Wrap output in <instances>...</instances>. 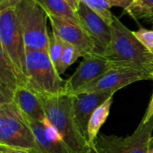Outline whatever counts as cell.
I'll use <instances>...</instances> for the list:
<instances>
[{
    "label": "cell",
    "instance_id": "cell-1",
    "mask_svg": "<svg viewBox=\"0 0 153 153\" xmlns=\"http://www.w3.org/2000/svg\"><path fill=\"white\" fill-rule=\"evenodd\" d=\"M40 98L47 121L63 141L75 153H91L89 141L82 134L74 114V95L64 93Z\"/></svg>",
    "mask_w": 153,
    "mask_h": 153
},
{
    "label": "cell",
    "instance_id": "cell-2",
    "mask_svg": "<svg viewBox=\"0 0 153 153\" xmlns=\"http://www.w3.org/2000/svg\"><path fill=\"white\" fill-rule=\"evenodd\" d=\"M111 27V40L104 56L113 67H130L148 72L153 56L136 38L134 31L114 16Z\"/></svg>",
    "mask_w": 153,
    "mask_h": 153
},
{
    "label": "cell",
    "instance_id": "cell-3",
    "mask_svg": "<svg viewBox=\"0 0 153 153\" xmlns=\"http://www.w3.org/2000/svg\"><path fill=\"white\" fill-rule=\"evenodd\" d=\"M66 80L61 78L46 51L28 50L25 86L42 98L66 93Z\"/></svg>",
    "mask_w": 153,
    "mask_h": 153
},
{
    "label": "cell",
    "instance_id": "cell-4",
    "mask_svg": "<svg viewBox=\"0 0 153 153\" xmlns=\"http://www.w3.org/2000/svg\"><path fill=\"white\" fill-rule=\"evenodd\" d=\"M0 46L25 86L27 48L14 7L0 11Z\"/></svg>",
    "mask_w": 153,
    "mask_h": 153
},
{
    "label": "cell",
    "instance_id": "cell-5",
    "mask_svg": "<svg viewBox=\"0 0 153 153\" xmlns=\"http://www.w3.org/2000/svg\"><path fill=\"white\" fill-rule=\"evenodd\" d=\"M0 146L38 152V143L30 125L13 103L0 104Z\"/></svg>",
    "mask_w": 153,
    "mask_h": 153
},
{
    "label": "cell",
    "instance_id": "cell-6",
    "mask_svg": "<svg viewBox=\"0 0 153 153\" xmlns=\"http://www.w3.org/2000/svg\"><path fill=\"white\" fill-rule=\"evenodd\" d=\"M27 51H48V14L36 0H23L15 7Z\"/></svg>",
    "mask_w": 153,
    "mask_h": 153
},
{
    "label": "cell",
    "instance_id": "cell-7",
    "mask_svg": "<svg viewBox=\"0 0 153 153\" xmlns=\"http://www.w3.org/2000/svg\"><path fill=\"white\" fill-rule=\"evenodd\" d=\"M153 134V117L147 123L141 120L128 136L100 133L91 145V153H148Z\"/></svg>",
    "mask_w": 153,
    "mask_h": 153
},
{
    "label": "cell",
    "instance_id": "cell-8",
    "mask_svg": "<svg viewBox=\"0 0 153 153\" xmlns=\"http://www.w3.org/2000/svg\"><path fill=\"white\" fill-rule=\"evenodd\" d=\"M143 80H153L152 75L149 72L130 67H114L80 89L75 94L96 91L116 93L126 86Z\"/></svg>",
    "mask_w": 153,
    "mask_h": 153
},
{
    "label": "cell",
    "instance_id": "cell-9",
    "mask_svg": "<svg viewBox=\"0 0 153 153\" xmlns=\"http://www.w3.org/2000/svg\"><path fill=\"white\" fill-rule=\"evenodd\" d=\"M114 68L111 63L102 55L92 53L85 56L74 74L66 80L65 91L75 94L80 89L91 83L108 70Z\"/></svg>",
    "mask_w": 153,
    "mask_h": 153
},
{
    "label": "cell",
    "instance_id": "cell-10",
    "mask_svg": "<svg viewBox=\"0 0 153 153\" xmlns=\"http://www.w3.org/2000/svg\"><path fill=\"white\" fill-rule=\"evenodd\" d=\"M80 24L95 45V53L104 55L111 40V27L100 15L80 2L76 11Z\"/></svg>",
    "mask_w": 153,
    "mask_h": 153
},
{
    "label": "cell",
    "instance_id": "cell-11",
    "mask_svg": "<svg viewBox=\"0 0 153 153\" xmlns=\"http://www.w3.org/2000/svg\"><path fill=\"white\" fill-rule=\"evenodd\" d=\"M48 17L50 21L52 30L65 42L74 46L80 52L82 57L95 53L94 42L80 23L50 15Z\"/></svg>",
    "mask_w": 153,
    "mask_h": 153
},
{
    "label": "cell",
    "instance_id": "cell-12",
    "mask_svg": "<svg viewBox=\"0 0 153 153\" xmlns=\"http://www.w3.org/2000/svg\"><path fill=\"white\" fill-rule=\"evenodd\" d=\"M115 93L96 91L74 95V114L82 134L88 140V123L93 112Z\"/></svg>",
    "mask_w": 153,
    "mask_h": 153
},
{
    "label": "cell",
    "instance_id": "cell-13",
    "mask_svg": "<svg viewBox=\"0 0 153 153\" xmlns=\"http://www.w3.org/2000/svg\"><path fill=\"white\" fill-rule=\"evenodd\" d=\"M29 125L38 143V152L31 153H75L63 141L47 119L43 122L29 123Z\"/></svg>",
    "mask_w": 153,
    "mask_h": 153
},
{
    "label": "cell",
    "instance_id": "cell-14",
    "mask_svg": "<svg viewBox=\"0 0 153 153\" xmlns=\"http://www.w3.org/2000/svg\"><path fill=\"white\" fill-rule=\"evenodd\" d=\"M12 103L28 124L47 119L41 98L26 86L22 85L18 88Z\"/></svg>",
    "mask_w": 153,
    "mask_h": 153
},
{
    "label": "cell",
    "instance_id": "cell-15",
    "mask_svg": "<svg viewBox=\"0 0 153 153\" xmlns=\"http://www.w3.org/2000/svg\"><path fill=\"white\" fill-rule=\"evenodd\" d=\"M22 85V80L13 65L0 51V104L12 103L16 91Z\"/></svg>",
    "mask_w": 153,
    "mask_h": 153
},
{
    "label": "cell",
    "instance_id": "cell-16",
    "mask_svg": "<svg viewBox=\"0 0 153 153\" xmlns=\"http://www.w3.org/2000/svg\"><path fill=\"white\" fill-rule=\"evenodd\" d=\"M47 13L48 16H55L80 23L77 13L65 0H36Z\"/></svg>",
    "mask_w": 153,
    "mask_h": 153
},
{
    "label": "cell",
    "instance_id": "cell-17",
    "mask_svg": "<svg viewBox=\"0 0 153 153\" xmlns=\"http://www.w3.org/2000/svg\"><path fill=\"white\" fill-rule=\"evenodd\" d=\"M81 2L85 4L107 23L111 25L114 18L111 8L117 6L126 9L132 3V0H81Z\"/></svg>",
    "mask_w": 153,
    "mask_h": 153
},
{
    "label": "cell",
    "instance_id": "cell-18",
    "mask_svg": "<svg viewBox=\"0 0 153 153\" xmlns=\"http://www.w3.org/2000/svg\"><path fill=\"white\" fill-rule=\"evenodd\" d=\"M112 103H113V97H110L102 105H100L91 115L90 121L88 123V130H87L88 141L90 145L93 143V142L95 141V139L100 134V128L107 121L110 113Z\"/></svg>",
    "mask_w": 153,
    "mask_h": 153
},
{
    "label": "cell",
    "instance_id": "cell-19",
    "mask_svg": "<svg viewBox=\"0 0 153 153\" xmlns=\"http://www.w3.org/2000/svg\"><path fill=\"white\" fill-rule=\"evenodd\" d=\"M125 11L135 20L153 16V0H132Z\"/></svg>",
    "mask_w": 153,
    "mask_h": 153
},
{
    "label": "cell",
    "instance_id": "cell-20",
    "mask_svg": "<svg viewBox=\"0 0 153 153\" xmlns=\"http://www.w3.org/2000/svg\"><path fill=\"white\" fill-rule=\"evenodd\" d=\"M80 56H81L80 52L77 50V48L74 46H73L72 44L65 42L62 56L59 59V62L56 65V68L58 74L60 75L62 74H64L66 71V69L70 65H72Z\"/></svg>",
    "mask_w": 153,
    "mask_h": 153
},
{
    "label": "cell",
    "instance_id": "cell-21",
    "mask_svg": "<svg viewBox=\"0 0 153 153\" xmlns=\"http://www.w3.org/2000/svg\"><path fill=\"white\" fill-rule=\"evenodd\" d=\"M65 41L60 38V36L55 31L51 30V32H48V55L53 61L55 66L59 62V59L62 56L64 47H65Z\"/></svg>",
    "mask_w": 153,
    "mask_h": 153
},
{
    "label": "cell",
    "instance_id": "cell-22",
    "mask_svg": "<svg viewBox=\"0 0 153 153\" xmlns=\"http://www.w3.org/2000/svg\"><path fill=\"white\" fill-rule=\"evenodd\" d=\"M134 33L153 56V30L141 28L137 31H134Z\"/></svg>",
    "mask_w": 153,
    "mask_h": 153
},
{
    "label": "cell",
    "instance_id": "cell-23",
    "mask_svg": "<svg viewBox=\"0 0 153 153\" xmlns=\"http://www.w3.org/2000/svg\"><path fill=\"white\" fill-rule=\"evenodd\" d=\"M22 1L23 0H0V11L7 8L15 7Z\"/></svg>",
    "mask_w": 153,
    "mask_h": 153
},
{
    "label": "cell",
    "instance_id": "cell-24",
    "mask_svg": "<svg viewBox=\"0 0 153 153\" xmlns=\"http://www.w3.org/2000/svg\"><path fill=\"white\" fill-rule=\"evenodd\" d=\"M153 117V93L152 97L149 102V105H148V108L146 109V112L145 114L143 115V117L142 118V121L144 122V123H147L151 120V118Z\"/></svg>",
    "mask_w": 153,
    "mask_h": 153
},
{
    "label": "cell",
    "instance_id": "cell-25",
    "mask_svg": "<svg viewBox=\"0 0 153 153\" xmlns=\"http://www.w3.org/2000/svg\"><path fill=\"white\" fill-rule=\"evenodd\" d=\"M0 153H31L28 151H22V150H15L7 148L4 146H0Z\"/></svg>",
    "mask_w": 153,
    "mask_h": 153
},
{
    "label": "cell",
    "instance_id": "cell-26",
    "mask_svg": "<svg viewBox=\"0 0 153 153\" xmlns=\"http://www.w3.org/2000/svg\"><path fill=\"white\" fill-rule=\"evenodd\" d=\"M70 5H71V7L76 12L77 11V9H78V7H79V4H80V2H81V0H65Z\"/></svg>",
    "mask_w": 153,
    "mask_h": 153
},
{
    "label": "cell",
    "instance_id": "cell-27",
    "mask_svg": "<svg viewBox=\"0 0 153 153\" xmlns=\"http://www.w3.org/2000/svg\"><path fill=\"white\" fill-rule=\"evenodd\" d=\"M148 72L152 75L153 77V62L149 65V67H148Z\"/></svg>",
    "mask_w": 153,
    "mask_h": 153
},
{
    "label": "cell",
    "instance_id": "cell-28",
    "mask_svg": "<svg viewBox=\"0 0 153 153\" xmlns=\"http://www.w3.org/2000/svg\"><path fill=\"white\" fill-rule=\"evenodd\" d=\"M147 22H150V23H152L153 24V16H150V17H148V18H145L144 19Z\"/></svg>",
    "mask_w": 153,
    "mask_h": 153
},
{
    "label": "cell",
    "instance_id": "cell-29",
    "mask_svg": "<svg viewBox=\"0 0 153 153\" xmlns=\"http://www.w3.org/2000/svg\"><path fill=\"white\" fill-rule=\"evenodd\" d=\"M148 153H153V147H150Z\"/></svg>",
    "mask_w": 153,
    "mask_h": 153
},
{
    "label": "cell",
    "instance_id": "cell-30",
    "mask_svg": "<svg viewBox=\"0 0 153 153\" xmlns=\"http://www.w3.org/2000/svg\"><path fill=\"white\" fill-rule=\"evenodd\" d=\"M151 147H153V134L152 137V141H151Z\"/></svg>",
    "mask_w": 153,
    "mask_h": 153
}]
</instances>
